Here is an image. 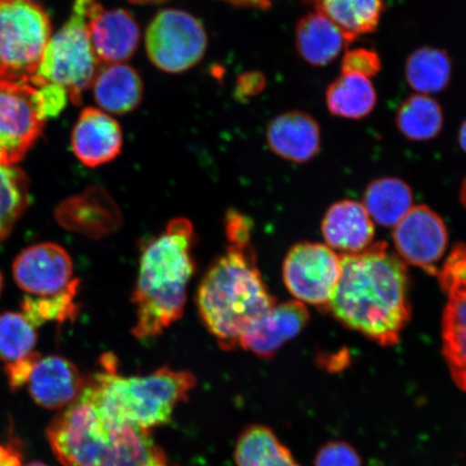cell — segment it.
<instances>
[{"instance_id": "60d3db41", "label": "cell", "mask_w": 466, "mask_h": 466, "mask_svg": "<svg viewBox=\"0 0 466 466\" xmlns=\"http://www.w3.org/2000/svg\"><path fill=\"white\" fill-rule=\"evenodd\" d=\"M3 289H4V277H3V273L0 272V295H2Z\"/></svg>"}, {"instance_id": "5b68a950", "label": "cell", "mask_w": 466, "mask_h": 466, "mask_svg": "<svg viewBox=\"0 0 466 466\" xmlns=\"http://www.w3.org/2000/svg\"><path fill=\"white\" fill-rule=\"evenodd\" d=\"M46 436L64 466H155L166 461L149 432L107 420L81 395L55 419Z\"/></svg>"}, {"instance_id": "74e56055", "label": "cell", "mask_w": 466, "mask_h": 466, "mask_svg": "<svg viewBox=\"0 0 466 466\" xmlns=\"http://www.w3.org/2000/svg\"><path fill=\"white\" fill-rule=\"evenodd\" d=\"M134 5H156L167 2V0H129Z\"/></svg>"}, {"instance_id": "5bb4252c", "label": "cell", "mask_w": 466, "mask_h": 466, "mask_svg": "<svg viewBox=\"0 0 466 466\" xmlns=\"http://www.w3.org/2000/svg\"><path fill=\"white\" fill-rule=\"evenodd\" d=\"M87 31L93 51L104 64L129 61L141 43V28L130 11L105 8L97 0L90 7Z\"/></svg>"}, {"instance_id": "f546056e", "label": "cell", "mask_w": 466, "mask_h": 466, "mask_svg": "<svg viewBox=\"0 0 466 466\" xmlns=\"http://www.w3.org/2000/svg\"><path fill=\"white\" fill-rule=\"evenodd\" d=\"M36 330L22 312L0 313V362L8 367L36 352Z\"/></svg>"}, {"instance_id": "d4e9b609", "label": "cell", "mask_w": 466, "mask_h": 466, "mask_svg": "<svg viewBox=\"0 0 466 466\" xmlns=\"http://www.w3.org/2000/svg\"><path fill=\"white\" fill-rule=\"evenodd\" d=\"M452 77L451 56L444 49L424 46L412 51L405 64V78L413 91L431 96L442 92Z\"/></svg>"}, {"instance_id": "f35d334b", "label": "cell", "mask_w": 466, "mask_h": 466, "mask_svg": "<svg viewBox=\"0 0 466 466\" xmlns=\"http://www.w3.org/2000/svg\"><path fill=\"white\" fill-rule=\"evenodd\" d=\"M460 199H461V202L466 208V178L463 180L461 189H460Z\"/></svg>"}, {"instance_id": "52a82bcc", "label": "cell", "mask_w": 466, "mask_h": 466, "mask_svg": "<svg viewBox=\"0 0 466 466\" xmlns=\"http://www.w3.org/2000/svg\"><path fill=\"white\" fill-rule=\"evenodd\" d=\"M51 36L42 5L34 0H0V78L31 85Z\"/></svg>"}, {"instance_id": "9c48e42d", "label": "cell", "mask_w": 466, "mask_h": 466, "mask_svg": "<svg viewBox=\"0 0 466 466\" xmlns=\"http://www.w3.org/2000/svg\"><path fill=\"white\" fill-rule=\"evenodd\" d=\"M447 304L442 313V355L454 383L466 392V246L456 244L436 276Z\"/></svg>"}, {"instance_id": "e0dca14e", "label": "cell", "mask_w": 466, "mask_h": 466, "mask_svg": "<svg viewBox=\"0 0 466 466\" xmlns=\"http://www.w3.org/2000/svg\"><path fill=\"white\" fill-rule=\"evenodd\" d=\"M72 148L87 167L107 165L118 158L124 148L119 122L100 108H85L73 130Z\"/></svg>"}, {"instance_id": "b9f144b4", "label": "cell", "mask_w": 466, "mask_h": 466, "mask_svg": "<svg viewBox=\"0 0 466 466\" xmlns=\"http://www.w3.org/2000/svg\"><path fill=\"white\" fill-rule=\"evenodd\" d=\"M155 466H170V465H167L166 461H163V462H160Z\"/></svg>"}, {"instance_id": "4316f807", "label": "cell", "mask_w": 466, "mask_h": 466, "mask_svg": "<svg viewBox=\"0 0 466 466\" xmlns=\"http://www.w3.org/2000/svg\"><path fill=\"white\" fill-rule=\"evenodd\" d=\"M363 206L376 223L395 227L412 208V191L400 178H379L367 186Z\"/></svg>"}, {"instance_id": "7402d4cb", "label": "cell", "mask_w": 466, "mask_h": 466, "mask_svg": "<svg viewBox=\"0 0 466 466\" xmlns=\"http://www.w3.org/2000/svg\"><path fill=\"white\" fill-rule=\"evenodd\" d=\"M339 28L328 17L312 11L297 22L295 46L299 55L314 67H324L335 62L349 46Z\"/></svg>"}, {"instance_id": "836d02e7", "label": "cell", "mask_w": 466, "mask_h": 466, "mask_svg": "<svg viewBox=\"0 0 466 466\" xmlns=\"http://www.w3.org/2000/svg\"><path fill=\"white\" fill-rule=\"evenodd\" d=\"M266 86L265 76L258 73H247L238 80L237 92L242 97L258 95Z\"/></svg>"}, {"instance_id": "9a60e30c", "label": "cell", "mask_w": 466, "mask_h": 466, "mask_svg": "<svg viewBox=\"0 0 466 466\" xmlns=\"http://www.w3.org/2000/svg\"><path fill=\"white\" fill-rule=\"evenodd\" d=\"M55 215L63 228L93 240L113 235L122 226L118 204L101 186H90L81 194L62 201Z\"/></svg>"}, {"instance_id": "f1b7e54d", "label": "cell", "mask_w": 466, "mask_h": 466, "mask_svg": "<svg viewBox=\"0 0 466 466\" xmlns=\"http://www.w3.org/2000/svg\"><path fill=\"white\" fill-rule=\"evenodd\" d=\"M31 202L25 172L15 165H0V243L8 238Z\"/></svg>"}, {"instance_id": "484cf974", "label": "cell", "mask_w": 466, "mask_h": 466, "mask_svg": "<svg viewBox=\"0 0 466 466\" xmlns=\"http://www.w3.org/2000/svg\"><path fill=\"white\" fill-rule=\"evenodd\" d=\"M444 109L433 96L415 93L396 110L395 125L412 142L432 141L444 129Z\"/></svg>"}, {"instance_id": "ffe728a7", "label": "cell", "mask_w": 466, "mask_h": 466, "mask_svg": "<svg viewBox=\"0 0 466 466\" xmlns=\"http://www.w3.org/2000/svg\"><path fill=\"white\" fill-rule=\"evenodd\" d=\"M322 232L329 247L341 250L342 254H355L371 246L375 226L363 204L342 200L333 204L325 214Z\"/></svg>"}, {"instance_id": "4fadbf2b", "label": "cell", "mask_w": 466, "mask_h": 466, "mask_svg": "<svg viewBox=\"0 0 466 466\" xmlns=\"http://www.w3.org/2000/svg\"><path fill=\"white\" fill-rule=\"evenodd\" d=\"M393 240L401 258L436 276L448 246L447 227L439 214L425 206L412 207L395 226Z\"/></svg>"}, {"instance_id": "4dcf8cb0", "label": "cell", "mask_w": 466, "mask_h": 466, "mask_svg": "<svg viewBox=\"0 0 466 466\" xmlns=\"http://www.w3.org/2000/svg\"><path fill=\"white\" fill-rule=\"evenodd\" d=\"M78 291L52 297L25 296L22 300V313L27 318L35 328L48 322L60 324L75 319L78 313V305L76 302Z\"/></svg>"}, {"instance_id": "ac0fdd59", "label": "cell", "mask_w": 466, "mask_h": 466, "mask_svg": "<svg viewBox=\"0 0 466 466\" xmlns=\"http://www.w3.org/2000/svg\"><path fill=\"white\" fill-rule=\"evenodd\" d=\"M86 379L72 360L61 355L40 357L34 365L26 386L35 403L46 410L72 405L83 393Z\"/></svg>"}, {"instance_id": "7c38bea8", "label": "cell", "mask_w": 466, "mask_h": 466, "mask_svg": "<svg viewBox=\"0 0 466 466\" xmlns=\"http://www.w3.org/2000/svg\"><path fill=\"white\" fill-rule=\"evenodd\" d=\"M15 281L28 296L52 297L78 291L79 279L67 250L54 242L34 244L16 256Z\"/></svg>"}, {"instance_id": "2e32d148", "label": "cell", "mask_w": 466, "mask_h": 466, "mask_svg": "<svg viewBox=\"0 0 466 466\" xmlns=\"http://www.w3.org/2000/svg\"><path fill=\"white\" fill-rule=\"evenodd\" d=\"M309 319L307 307L299 300L276 304L249 326L238 346L259 358L270 359L300 334Z\"/></svg>"}, {"instance_id": "8fae6325", "label": "cell", "mask_w": 466, "mask_h": 466, "mask_svg": "<svg viewBox=\"0 0 466 466\" xmlns=\"http://www.w3.org/2000/svg\"><path fill=\"white\" fill-rule=\"evenodd\" d=\"M340 258L319 243L302 242L289 249L283 264V281L302 304L328 308L339 281Z\"/></svg>"}, {"instance_id": "8992f818", "label": "cell", "mask_w": 466, "mask_h": 466, "mask_svg": "<svg viewBox=\"0 0 466 466\" xmlns=\"http://www.w3.org/2000/svg\"><path fill=\"white\" fill-rule=\"evenodd\" d=\"M95 0H74L69 19L51 36L42 64L31 86L52 84L63 87L75 105L92 86L100 61L93 51L87 17Z\"/></svg>"}, {"instance_id": "d6a6232c", "label": "cell", "mask_w": 466, "mask_h": 466, "mask_svg": "<svg viewBox=\"0 0 466 466\" xmlns=\"http://www.w3.org/2000/svg\"><path fill=\"white\" fill-rule=\"evenodd\" d=\"M362 459L346 441H331L319 448L314 466H362Z\"/></svg>"}, {"instance_id": "7a4b0ae2", "label": "cell", "mask_w": 466, "mask_h": 466, "mask_svg": "<svg viewBox=\"0 0 466 466\" xmlns=\"http://www.w3.org/2000/svg\"><path fill=\"white\" fill-rule=\"evenodd\" d=\"M339 258V281L326 309L379 345L395 346L411 317L405 262L389 252L386 242Z\"/></svg>"}, {"instance_id": "3957f363", "label": "cell", "mask_w": 466, "mask_h": 466, "mask_svg": "<svg viewBox=\"0 0 466 466\" xmlns=\"http://www.w3.org/2000/svg\"><path fill=\"white\" fill-rule=\"evenodd\" d=\"M195 243L194 225L188 218H177L143 248L132 295V335L138 340L160 336L182 318L196 271Z\"/></svg>"}, {"instance_id": "8d00e7d4", "label": "cell", "mask_w": 466, "mask_h": 466, "mask_svg": "<svg viewBox=\"0 0 466 466\" xmlns=\"http://www.w3.org/2000/svg\"><path fill=\"white\" fill-rule=\"evenodd\" d=\"M458 142L460 147L466 154V119L462 122V125L460 126L459 133H458Z\"/></svg>"}, {"instance_id": "277c9868", "label": "cell", "mask_w": 466, "mask_h": 466, "mask_svg": "<svg viewBox=\"0 0 466 466\" xmlns=\"http://www.w3.org/2000/svg\"><path fill=\"white\" fill-rule=\"evenodd\" d=\"M115 355L104 354L101 370L86 379L81 396L107 420L150 432L171 421L179 404L196 387L190 371L161 369L145 376L118 372Z\"/></svg>"}, {"instance_id": "44dd1931", "label": "cell", "mask_w": 466, "mask_h": 466, "mask_svg": "<svg viewBox=\"0 0 466 466\" xmlns=\"http://www.w3.org/2000/svg\"><path fill=\"white\" fill-rule=\"evenodd\" d=\"M95 100L109 115L132 113L141 105L144 84L141 76L127 64H104L92 84Z\"/></svg>"}, {"instance_id": "ab89813d", "label": "cell", "mask_w": 466, "mask_h": 466, "mask_svg": "<svg viewBox=\"0 0 466 466\" xmlns=\"http://www.w3.org/2000/svg\"><path fill=\"white\" fill-rule=\"evenodd\" d=\"M25 466H48L43 462L34 461L31 463L26 464Z\"/></svg>"}, {"instance_id": "d6986e66", "label": "cell", "mask_w": 466, "mask_h": 466, "mask_svg": "<svg viewBox=\"0 0 466 466\" xmlns=\"http://www.w3.org/2000/svg\"><path fill=\"white\" fill-rule=\"evenodd\" d=\"M267 143L277 156L301 165L319 153L322 132L311 115L290 110L277 116L268 125Z\"/></svg>"}, {"instance_id": "e575fe53", "label": "cell", "mask_w": 466, "mask_h": 466, "mask_svg": "<svg viewBox=\"0 0 466 466\" xmlns=\"http://www.w3.org/2000/svg\"><path fill=\"white\" fill-rule=\"evenodd\" d=\"M22 454L16 447L0 445V466H21Z\"/></svg>"}, {"instance_id": "ba28073f", "label": "cell", "mask_w": 466, "mask_h": 466, "mask_svg": "<svg viewBox=\"0 0 466 466\" xmlns=\"http://www.w3.org/2000/svg\"><path fill=\"white\" fill-rule=\"evenodd\" d=\"M145 46L157 68L168 74H180L203 60L208 49V33L202 22L187 11L165 9L149 23Z\"/></svg>"}, {"instance_id": "cb8c5ba5", "label": "cell", "mask_w": 466, "mask_h": 466, "mask_svg": "<svg viewBox=\"0 0 466 466\" xmlns=\"http://www.w3.org/2000/svg\"><path fill=\"white\" fill-rule=\"evenodd\" d=\"M325 101L331 115L360 120L374 112L378 96L370 79L341 73L326 89Z\"/></svg>"}, {"instance_id": "6da1fadb", "label": "cell", "mask_w": 466, "mask_h": 466, "mask_svg": "<svg viewBox=\"0 0 466 466\" xmlns=\"http://www.w3.org/2000/svg\"><path fill=\"white\" fill-rule=\"evenodd\" d=\"M227 248L202 279L197 306L204 326L224 351L240 348L247 329L277 304L262 279L250 219L237 209L225 218Z\"/></svg>"}, {"instance_id": "83f0119b", "label": "cell", "mask_w": 466, "mask_h": 466, "mask_svg": "<svg viewBox=\"0 0 466 466\" xmlns=\"http://www.w3.org/2000/svg\"><path fill=\"white\" fill-rule=\"evenodd\" d=\"M235 461L237 466H300L293 453L265 425H252L238 437Z\"/></svg>"}, {"instance_id": "603a6c76", "label": "cell", "mask_w": 466, "mask_h": 466, "mask_svg": "<svg viewBox=\"0 0 466 466\" xmlns=\"http://www.w3.org/2000/svg\"><path fill=\"white\" fill-rule=\"evenodd\" d=\"M304 3L333 22L350 45L375 33L387 8V0H304Z\"/></svg>"}, {"instance_id": "30bf717a", "label": "cell", "mask_w": 466, "mask_h": 466, "mask_svg": "<svg viewBox=\"0 0 466 466\" xmlns=\"http://www.w3.org/2000/svg\"><path fill=\"white\" fill-rule=\"evenodd\" d=\"M46 121L37 87L0 78V165H15Z\"/></svg>"}, {"instance_id": "d590c367", "label": "cell", "mask_w": 466, "mask_h": 466, "mask_svg": "<svg viewBox=\"0 0 466 466\" xmlns=\"http://www.w3.org/2000/svg\"><path fill=\"white\" fill-rule=\"evenodd\" d=\"M221 2L235 5V7L268 10L272 8L276 0H221Z\"/></svg>"}, {"instance_id": "1f68e13d", "label": "cell", "mask_w": 466, "mask_h": 466, "mask_svg": "<svg viewBox=\"0 0 466 466\" xmlns=\"http://www.w3.org/2000/svg\"><path fill=\"white\" fill-rule=\"evenodd\" d=\"M382 69L380 56L374 49L354 48L346 50L341 61V73L363 76L365 78L375 77Z\"/></svg>"}]
</instances>
